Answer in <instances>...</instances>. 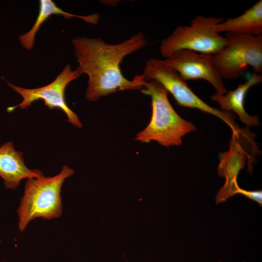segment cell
<instances>
[{"label":"cell","instance_id":"2e32d148","mask_svg":"<svg viewBox=\"0 0 262 262\" xmlns=\"http://www.w3.org/2000/svg\"><path fill=\"white\" fill-rule=\"evenodd\" d=\"M0 262H4V261H2V262H1V261H0Z\"/></svg>","mask_w":262,"mask_h":262},{"label":"cell","instance_id":"e0dca14e","mask_svg":"<svg viewBox=\"0 0 262 262\" xmlns=\"http://www.w3.org/2000/svg\"><path fill=\"white\" fill-rule=\"evenodd\" d=\"M221 262V261H219V262Z\"/></svg>","mask_w":262,"mask_h":262},{"label":"cell","instance_id":"4fadbf2b","mask_svg":"<svg viewBox=\"0 0 262 262\" xmlns=\"http://www.w3.org/2000/svg\"><path fill=\"white\" fill-rule=\"evenodd\" d=\"M39 4V13L34 24L30 31L19 37L21 44L27 50L33 48L36 33L41 25L51 15H60L67 18L75 17L94 25L98 23L99 19V15L98 13L88 16H79L66 12L58 7L51 0H41Z\"/></svg>","mask_w":262,"mask_h":262},{"label":"cell","instance_id":"3957f363","mask_svg":"<svg viewBox=\"0 0 262 262\" xmlns=\"http://www.w3.org/2000/svg\"><path fill=\"white\" fill-rule=\"evenodd\" d=\"M74 172L68 166L63 165L60 172L53 177L27 179L16 210L19 231L23 232L35 218L51 220L61 216V188L65 180Z\"/></svg>","mask_w":262,"mask_h":262},{"label":"cell","instance_id":"8992f818","mask_svg":"<svg viewBox=\"0 0 262 262\" xmlns=\"http://www.w3.org/2000/svg\"><path fill=\"white\" fill-rule=\"evenodd\" d=\"M142 75L144 81L155 80L159 82L172 95L180 106L196 108L213 115L226 123L232 132L242 130L236 123L232 112L220 110L209 105L193 92L175 70L166 66L163 60L154 58L148 60Z\"/></svg>","mask_w":262,"mask_h":262},{"label":"cell","instance_id":"8fae6325","mask_svg":"<svg viewBox=\"0 0 262 262\" xmlns=\"http://www.w3.org/2000/svg\"><path fill=\"white\" fill-rule=\"evenodd\" d=\"M262 81V74L253 73L247 81L240 84L235 89L227 91L223 95L216 93L211 96V100L217 102L221 110L235 113L240 121L246 127L257 126L260 123L259 117L250 115L246 112L245 99L249 89Z\"/></svg>","mask_w":262,"mask_h":262},{"label":"cell","instance_id":"6da1fadb","mask_svg":"<svg viewBox=\"0 0 262 262\" xmlns=\"http://www.w3.org/2000/svg\"><path fill=\"white\" fill-rule=\"evenodd\" d=\"M72 42L78 63L76 70L88 77L85 97L95 101L100 98L126 90L141 89L143 78L136 75L131 80L122 74L120 64L127 55L147 44L144 33L139 32L128 39L113 44L100 38L75 37Z\"/></svg>","mask_w":262,"mask_h":262},{"label":"cell","instance_id":"ba28073f","mask_svg":"<svg viewBox=\"0 0 262 262\" xmlns=\"http://www.w3.org/2000/svg\"><path fill=\"white\" fill-rule=\"evenodd\" d=\"M79 76L80 75L76 70H72L70 66L67 65L52 82L43 87L24 88L7 82L8 84L22 97L23 100L17 105L8 107L7 110L11 112L17 108L26 109L35 101L41 99L49 109H61L66 115L68 122L81 128L82 124L78 115L66 104L65 95L67 85Z\"/></svg>","mask_w":262,"mask_h":262},{"label":"cell","instance_id":"5b68a950","mask_svg":"<svg viewBox=\"0 0 262 262\" xmlns=\"http://www.w3.org/2000/svg\"><path fill=\"white\" fill-rule=\"evenodd\" d=\"M225 38L227 45L212 55L213 67L222 79H237L248 66L262 74V36L226 33Z\"/></svg>","mask_w":262,"mask_h":262},{"label":"cell","instance_id":"7c38bea8","mask_svg":"<svg viewBox=\"0 0 262 262\" xmlns=\"http://www.w3.org/2000/svg\"><path fill=\"white\" fill-rule=\"evenodd\" d=\"M218 33L225 32L254 36H262V0L256 2L239 16L227 18L216 24Z\"/></svg>","mask_w":262,"mask_h":262},{"label":"cell","instance_id":"30bf717a","mask_svg":"<svg viewBox=\"0 0 262 262\" xmlns=\"http://www.w3.org/2000/svg\"><path fill=\"white\" fill-rule=\"evenodd\" d=\"M43 176L40 170H32L27 167L23 153L14 148L13 142H7L0 147V177L6 189L15 190L23 179Z\"/></svg>","mask_w":262,"mask_h":262},{"label":"cell","instance_id":"7a4b0ae2","mask_svg":"<svg viewBox=\"0 0 262 262\" xmlns=\"http://www.w3.org/2000/svg\"><path fill=\"white\" fill-rule=\"evenodd\" d=\"M142 84L141 92L151 99L152 115L135 140L144 143L154 141L165 147L180 146L182 137L195 131V126L177 113L169 101L168 91L159 82L143 80Z\"/></svg>","mask_w":262,"mask_h":262},{"label":"cell","instance_id":"9a60e30c","mask_svg":"<svg viewBox=\"0 0 262 262\" xmlns=\"http://www.w3.org/2000/svg\"><path fill=\"white\" fill-rule=\"evenodd\" d=\"M0 243H1V238L0 237Z\"/></svg>","mask_w":262,"mask_h":262},{"label":"cell","instance_id":"9c48e42d","mask_svg":"<svg viewBox=\"0 0 262 262\" xmlns=\"http://www.w3.org/2000/svg\"><path fill=\"white\" fill-rule=\"evenodd\" d=\"M212 55L181 49L163 60L166 66L175 70L185 81L202 79L211 83L216 93H227L223 79L213 67Z\"/></svg>","mask_w":262,"mask_h":262},{"label":"cell","instance_id":"277c9868","mask_svg":"<svg viewBox=\"0 0 262 262\" xmlns=\"http://www.w3.org/2000/svg\"><path fill=\"white\" fill-rule=\"evenodd\" d=\"M223 18L198 15L190 25L178 26L170 35L163 39L160 46L163 57L167 58L181 49L213 55L225 47L228 42L219 34L215 26Z\"/></svg>","mask_w":262,"mask_h":262},{"label":"cell","instance_id":"5bb4252c","mask_svg":"<svg viewBox=\"0 0 262 262\" xmlns=\"http://www.w3.org/2000/svg\"><path fill=\"white\" fill-rule=\"evenodd\" d=\"M238 194L243 195L247 198L258 202L260 206L262 205V192L261 190L247 191L240 188Z\"/></svg>","mask_w":262,"mask_h":262},{"label":"cell","instance_id":"52a82bcc","mask_svg":"<svg viewBox=\"0 0 262 262\" xmlns=\"http://www.w3.org/2000/svg\"><path fill=\"white\" fill-rule=\"evenodd\" d=\"M255 136L246 127L241 131L232 132L228 150L219 154L217 174L225 178V183L215 197L216 203L225 202L238 194L240 187L237 183V176L246 162L248 171L252 172L253 164L255 163V156L260 154L254 141Z\"/></svg>","mask_w":262,"mask_h":262}]
</instances>
